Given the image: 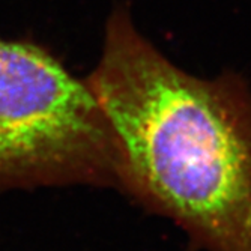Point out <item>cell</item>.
Returning a JSON list of instances; mask_svg holds the SVG:
<instances>
[{
  "mask_svg": "<svg viewBox=\"0 0 251 251\" xmlns=\"http://www.w3.org/2000/svg\"><path fill=\"white\" fill-rule=\"evenodd\" d=\"M118 152V190L201 251H251V94L180 70L113 9L87 78Z\"/></svg>",
  "mask_w": 251,
  "mask_h": 251,
  "instance_id": "6da1fadb",
  "label": "cell"
},
{
  "mask_svg": "<svg viewBox=\"0 0 251 251\" xmlns=\"http://www.w3.org/2000/svg\"><path fill=\"white\" fill-rule=\"evenodd\" d=\"M116 188L118 152L86 80L30 42L0 39V191Z\"/></svg>",
  "mask_w": 251,
  "mask_h": 251,
  "instance_id": "7a4b0ae2",
  "label": "cell"
}]
</instances>
